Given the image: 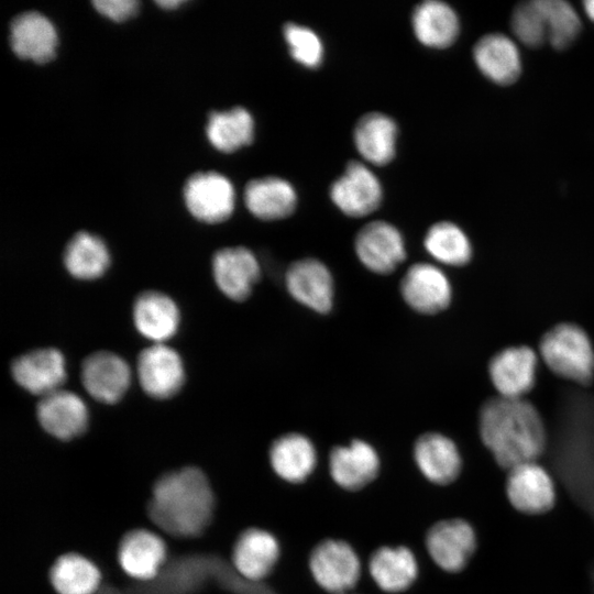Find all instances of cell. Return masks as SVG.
<instances>
[{
	"label": "cell",
	"instance_id": "cell-29",
	"mask_svg": "<svg viewBox=\"0 0 594 594\" xmlns=\"http://www.w3.org/2000/svg\"><path fill=\"white\" fill-rule=\"evenodd\" d=\"M370 572L375 583L385 592L407 590L416 580L418 565L406 547H382L370 560Z\"/></svg>",
	"mask_w": 594,
	"mask_h": 594
},
{
	"label": "cell",
	"instance_id": "cell-5",
	"mask_svg": "<svg viewBox=\"0 0 594 594\" xmlns=\"http://www.w3.org/2000/svg\"><path fill=\"white\" fill-rule=\"evenodd\" d=\"M354 251L360 263L377 275L392 274L407 256L400 231L383 220L369 222L359 230Z\"/></svg>",
	"mask_w": 594,
	"mask_h": 594
},
{
	"label": "cell",
	"instance_id": "cell-39",
	"mask_svg": "<svg viewBox=\"0 0 594 594\" xmlns=\"http://www.w3.org/2000/svg\"><path fill=\"white\" fill-rule=\"evenodd\" d=\"M583 10L586 16L594 22V0L583 1Z\"/></svg>",
	"mask_w": 594,
	"mask_h": 594
},
{
	"label": "cell",
	"instance_id": "cell-31",
	"mask_svg": "<svg viewBox=\"0 0 594 594\" xmlns=\"http://www.w3.org/2000/svg\"><path fill=\"white\" fill-rule=\"evenodd\" d=\"M63 260L70 275L87 280L103 275L110 264V254L99 237L80 231L68 241Z\"/></svg>",
	"mask_w": 594,
	"mask_h": 594
},
{
	"label": "cell",
	"instance_id": "cell-3",
	"mask_svg": "<svg viewBox=\"0 0 594 594\" xmlns=\"http://www.w3.org/2000/svg\"><path fill=\"white\" fill-rule=\"evenodd\" d=\"M539 353L558 376L586 385L594 377V348L587 333L578 324L561 322L541 338Z\"/></svg>",
	"mask_w": 594,
	"mask_h": 594
},
{
	"label": "cell",
	"instance_id": "cell-13",
	"mask_svg": "<svg viewBox=\"0 0 594 594\" xmlns=\"http://www.w3.org/2000/svg\"><path fill=\"white\" fill-rule=\"evenodd\" d=\"M382 186L376 175L364 164L352 161L330 187L333 204L349 217H365L382 201Z\"/></svg>",
	"mask_w": 594,
	"mask_h": 594
},
{
	"label": "cell",
	"instance_id": "cell-9",
	"mask_svg": "<svg viewBox=\"0 0 594 594\" xmlns=\"http://www.w3.org/2000/svg\"><path fill=\"white\" fill-rule=\"evenodd\" d=\"M285 286L294 300L317 314L327 315L333 308V276L328 266L317 258L293 262L285 272Z\"/></svg>",
	"mask_w": 594,
	"mask_h": 594
},
{
	"label": "cell",
	"instance_id": "cell-18",
	"mask_svg": "<svg viewBox=\"0 0 594 594\" xmlns=\"http://www.w3.org/2000/svg\"><path fill=\"white\" fill-rule=\"evenodd\" d=\"M36 416L46 432L62 440L79 436L88 424L85 402L77 394L62 388L41 397Z\"/></svg>",
	"mask_w": 594,
	"mask_h": 594
},
{
	"label": "cell",
	"instance_id": "cell-17",
	"mask_svg": "<svg viewBox=\"0 0 594 594\" xmlns=\"http://www.w3.org/2000/svg\"><path fill=\"white\" fill-rule=\"evenodd\" d=\"M57 42L54 24L37 11L22 12L10 23V45L22 59L47 63L55 56Z\"/></svg>",
	"mask_w": 594,
	"mask_h": 594
},
{
	"label": "cell",
	"instance_id": "cell-1",
	"mask_svg": "<svg viewBox=\"0 0 594 594\" xmlns=\"http://www.w3.org/2000/svg\"><path fill=\"white\" fill-rule=\"evenodd\" d=\"M479 432L495 462L505 470L537 461L546 449L543 420L525 398L495 396L480 409Z\"/></svg>",
	"mask_w": 594,
	"mask_h": 594
},
{
	"label": "cell",
	"instance_id": "cell-23",
	"mask_svg": "<svg viewBox=\"0 0 594 594\" xmlns=\"http://www.w3.org/2000/svg\"><path fill=\"white\" fill-rule=\"evenodd\" d=\"M244 202L249 211L264 221L282 220L296 209L297 195L293 185L276 176L250 180L244 188Z\"/></svg>",
	"mask_w": 594,
	"mask_h": 594
},
{
	"label": "cell",
	"instance_id": "cell-25",
	"mask_svg": "<svg viewBox=\"0 0 594 594\" xmlns=\"http://www.w3.org/2000/svg\"><path fill=\"white\" fill-rule=\"evenodd\" d=\"M279 557V547L276 538L258 528L243 531L232 552L235 570L248 581H261L266 578Z\"/></svg>",
	"mask_w": 594,
	"mask_h": 594
},
{
	"label": "cell",
	"instance_id": "cell-19",
	"mask_svg": "<svg viewBox=\"0 0 594 594\" xmlns=\"http://www.w3.org/2000/svg\"><path fill=\"white\" fill-rule=\"evenodd\" d=\"M473 58L482 75L496 85L509 86L520 77V53L506 34L493 32L481 36L473 46Z\"/></svg>",
	"mask_w": 594,
	"mask_h": 594
},
{
	"label": "cell",
	"instance_id": "cell-26",
	"mask_svg": "<svg viewBox=\"0 0 594 594\" xmlns=\"http://www.w3.org/2000/svg\"><path fill=\"white\" fill-rule=\"evenodd\" d=\"M270 462L279 477L290 483H300L316 466V448L306 436L288 432L273 441L270 448Z\"/></svg>",
	"mask_w": 594,
	"mask_h": 594
},
{
	"label": "cell",
	"instance_id": "cell-21",
	"mask_svg": "<svg viewBox=\"0 0 594 594\" xmlns=\"http://www.w3.org/2000/svg\"><path fill=\"white\" fill-rule=\"evenodd\" d=\"M414 458L422 475L437 485L451 484L462 470V457L457 444L440 432H426L418 437Z\"/></svg>",
	"mask_w": 594,
	"mask_h": 594
},
{
	"label": "cell",
	"instance_id": "cell-34",
	"mask_svg": "<svg viewBox=\"0 0 594 594\" xmlns=\"http://www.w3.org/2000/svg\"><path fill=\"white\" fill-rule=\"evenodd\" d=\"M544 19L549 44L557 51L570 47L582 23L575 9L564 0H537Z\"/></svg>",
	"mask_w": 594,
	"mask_h": 594
},
{
	"label": "cell",
	"instance_id": "cell-22",
	"mask_svg": "<svg viewBox=\"0 0 594 594\" xmlns=\"http://www.w3.org/2000/svg\"><path fill=\"white\" fill-rule=\"evenodd\" d=\"M166 558L163 539L153 531L135 529L122 538L118 549V560L122 570L136 580L153 579Z\"/></svg>",
	"mask_w": 594,
	"mask_h": 594
},
{
	"label": "cell",
	"instance_id": "cell-14",
	"mask_svg": "<svg viewBox=\"0 0 594 594\" xmlns=\"http://www.w3.org/2000/svg\"><path fill=\"white\" fill-rule=\"evenodd\" d=\"M212 274L220 292L231 300L243 301L260 280L261 266L254 253L245 246L218 250L212 257Z\"/></svg>",
	"mask_w": 594,
	"mask_h": 594
},
{
	"label": "cell",
	"instance_id": "cell-8",
	"mask_svg": "<svg viewBox=\"0 0 594 594\" xmlns=\"http://www.w3.org/2000/svg\"><path fill=\"white\" fill-rule=\"evenodd\" d=\"M316 582L332 594H346L360 578V561L353 548L342 541L328 539L318 543L309 558Z\"/></svg>",
	"mask_w": 594,
	"mask_h": 594
},
{
	"label": "cell",
	"instance_id": "cell-10",
	"mask_svg": "<svg viewBox=\"0 0 594 594\" xmlns=\"http://www.w3.org/2000/svg\"><path fill=\"white\" fill-rule=\"evenodd\" d=\"M399 292L406 305L421 315L439 314L452 299V286L446 273L427 262L408 267L400 279Z\"/></svg>",
	"mask_w": 594,
	"mask_h": 594
},
{
	"label": "cell",
	"instance_id": "cell-38",
	"mask_svg": "<svg viewBox=\"0 0 594 594\" xmlns=\"http://www.w3.org/2000/svg\"><path fill=\"white\" fill-rule=\"evenodd\" d=\"M184 1L182 0H161V1H155V3L157 6H160L161 8L163 9H174L175 7H178L183 3Z\"/></svg>",
	"mask_w": 594,
	"mask_h": 594
},
{
	"label": "cell",
	"instance_id": "cell-12",
	"mask_svg": "<svg viewBox=\"0 0 594 594\" xmlns=\"http://www.w3.org/2000/svg\"><path fill=\"white\" fill-rule=\"evenodd\" d=\"M538 356L528 345L507 346L492 356L488 375L497 394L525 398L536 382Z\"/></svg>",
	"mask_w": 594,
	"mask_h": 594
},
{
	"label": "cell",
	"instance_id": "cell-7",
	"mask_svg": "<svg viewBox=\"0 0 594 594\" xmlns=\"http://www.w3.org/2000/svg\"><path fill=\"white\" fill-rule=\"evenodd\" d=\"M426 547L433 562L446 572H461L477 548L473 526L465 519L451 518L436 522L427 532Z\"/></svg>",
	"mask_w": 594,
	"mask_h": 594
},
{
	"label": "cell",
	"instance_id": "cell-4",
	"mask_svg": "<svg viewBox=\"0 0 594 594\" xmlns=\"http://www.w3.org/2000/svg\"><path fill=\"white\" fill-rule=\"evenodd\" d=\"M506 497L518 513L528 516L550 512L557 502L551 474L537 461L521 463L507 471Z\"/></svg>",
	"mask_w": 594,
	"mask_h": 594
},
{
	"label": "cell",
	"instance_id": "cell-27",
	"mask_svg": "<svg viewBox=\"0 0 594 594\" xmlns=\"http://www.w3.org/2000/svg\"><path fill=\"white\" fill-rule=\"evenodd\" d=\"M358 152L374 165H386L395 156L397 125L382 112L365 113L356 122L353 132Z\"/></svg>",
	"mask_w": 594,
	"mask_h": 594
},
{
	"label": "cell",
	"instance_id": "cell-32",
	"mask_svg": "<svg viewBox=\"0 0 594 594\" xmlns=\"http://www.w3.org/2000/svg\"><path fill=\"white\" fill-rule=\"evenodd\" d=\"M50 579L58 594H94L100 584L101 574L86 557L66 553L54 562Z\"/></svg>",
	"mask_w": 594,
	"mask_h": 594
},
{
	"label": "cell",
	"instance_id": "cell-35",
	"mask_svg": "<svg viewBox=\"0 0 594 594\" xmlns=\"http://www.w3.org/2000/svg\"><path fill=\"white\" fill-rule=\"evenodd\" d=\"M510 29L521 44L531 48L540 47L548 41L544 19L537 0L520 2L513 9Z\"/></svg>",
	"mask_w": 594,
	"mask_h": 594
},
{
	"label": "cell",
	"instance_id": "cell-24",
	"mask_svg": "<svg viewBox=\"0 0 594 594\" xmlns=\"http://www.w3.org/2000/svg\"><path fill=\"white\" fill-rule=\"evenodd\" d=\"M179 317L175 301L161 292H144L133 304L135 328L154 343H165L176 333Z\"/></svg>",
	"mask_w": 594,
	"mask_h": 594
},
{
	"label": "cell",
	"instance_id": "cell-15",
	"mask_svg": "<svg viewBox=\"0 0 594 594\" xmlns=\"http://www.w3.org/2000/svg\"><path fill=\"white\" fill-rule=\"evenodd\" d=\"M81 383L96 400L113 404L130 386L131 370L120 355L110 351L89 354L81 364Z\"/></svg>",
	"mask_w": 594,
	"mask_h": 594
},
{
	"label": "cell",
	"instance_id": "cell-36",
	"mask_svg": "<svg viewBox=\"0 0 594 594\" xmlns=\"http://www.w3.org/2000/svg\"><path fill=\"white\" fill-rule=\"evenodd\" d=\"M284 37L295 61L310 68L318 67L323 58L319 36L308 26L294 22L284 25Z\"/></svg>",
	"mask_w": 594,
	"mask_h": 594
},
{
	"label": "cell",
	"instance_id": "cell-6",
	"mask_svg": "<svg viewBox=\"0 0 594 594\" xmlns=\"http://www.w3.org/2000/svg\"><path fill=\"white\" fill-rule=\"evenodd\" d=\"M184 199L190 215L206 223H220L234 210V188L217 172L193 174L185 183Z\"/></svg>",
	"mask_w": 594,
	"mask_h": 594
},
{
	"label": "cell",
	"instance_id": "cell-20",
	"mask_svg": "<svg viewBox=\"0 0 594 594\" xmlns=\"http://www.w3.org/2000/svg\"><path fill=\"white\" fill-rule=\"evenodd\" d=\"M329 470L338 485L356 491L377 476L380 457L369 442L354 439L346 446H338L331 450Z\"/></svg>",
	"mask_w": 594,
	"mask_h": 594
},
{
	"label": "cell",
	"instance_id": "cell-2",
	"mask_svg": "<svg viewBox=\"0 0 594 594\" xmlns=\"http://www.w3.org/2000/svg\"><path fill=\"white\" fill-rule=\"evenodd\" d=\"M213 507V493L206 475L189 466L169 472L155 483L148 513L165 532L196 537L208 527Z\"/></svg>",
	"mask_w": 594,
	"mask_h": 594
},
{
	"label": "cell",
	"instance_id": "cell-16",
	"mask_svg": "<svg viewBox=\"0 0 594 594\" xmlns=\"http://www.w3.org/2000/svg\"><path fill=\"white\" fill-rule=\"evenodd\" d=\"M11 375L22 388L41 397L61 389L66 380L65 359L54 348H43L18 356Z\"/></svg>",
	"mask_w": 594,
	"mask_h": 594
},
{
	"label": "cell",
	"instance_id": "cell-37",
	"mask_svg": "<svg viewBox=\"0 0 594 594\" xmlns=\"http://www.w3.org/2000/svg\"><path fill=\"white\" fill-rule=\"evenodd\" d=\"M91 3L100 14L114 22L134 16L140 7L136 0H94Z\"/></svg>",
	"mask_w": 594,
	"mask_h": 594
},
{
	"label": "cell",
	"instance_id": "cell-28",
	"mask_svg": "<svg viewBox=\"0 0 594 594\" xmlns=\"http://www.w3.org/2000/svg\"><path fill=\"white\" fill-rule=\"evenodd\" d=\"M413 29L421 44L441 50L457 41L460 22L455 11L448 3L427 0L415 8Z\"/></svg>",
	"mask_w": 594,
	"mask_h": 594
},
{
	"label": "cell",
	"instance_id": "cell-11",
	"mask_svg": "<svg viewBox=\"0 0 594 594\" xmlns=\"http://www.w3.org/2000/svg\"><path fill=\"white\" fill-rule=\"evenodd\" d=\"M136 374L143 391L156 399L174 396L185 381L182 358L165 343H154L140 352Z\"/></svg>",
	"mask_w": 594,
	"mask_h": 594
},
{
	"label": "cell",
	"instance_id": "cell-30",
	"mask_svg": "<svg viewBox=\"0 0 594 594\" xmlns=\"http://www.w3.org/2000/svg\"><path fill=\"white\" fill-rule=\"evenodd\" d=\"M206 134L215 148L231 153L253 141L254 121L251 113L242 107L212 111L208 116Z\"/></svg>",
	"mask_w": 594,
	"mask_h": 594
},
{
	"label": "cell",
	"instance_id": "cell-33",
	"mask_svg": "<svg viewBox=\"0 0 594 594\" xmlns=\"http://www.w3.org/2000/svg\"><path fill=\"white\" fill-rule=\"evenodd\" d=\"M426 251L440 264L463 266L472 257V245L465 232L455 223L439 221L424 239Z\"/></svg>",
	"mask_w": 594,
	"mask_h": 594
}]
</instances>
